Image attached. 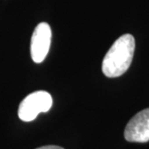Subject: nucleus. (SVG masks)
Segmentation results:
<instances>
[{
    "label": "nucleus",
    "instance_id": "1",
    "mask_svg": "<svg viewBox=\"0 0 149 149\" xmlns=\"http://www.w3.org/2000/svg\"><path fill=\"white\" fill-rule=\"evenodd\" d=\"M135 52V38L124 34L116 40L103 60L102 71L108 77H117L129 69Z\"/></svg>",
    "mask_w": 149,
    "mask_h": 149
},
{
    "label": "nucleus",
    "instance_id": "2",
    "mask_svg": "<svg viewBox=\"0 0 149 149\" xmlns=\"http://www.w3.org/2000/svg\"><path fill=\"white\" fill-rule=\"evenodd\" d=\"M52 106V97L47 91H35L22 101L19 107V117L24 122L33 121L41 112H47Z\"/></svg>",
    "mask_w": 149,
    "mask_h": 149
},
{
    "label": "nucleus",
    "instance_id": "3",
    "mask_svg": "<svg viewBox=\"0 0 149 149\" xmlns=\"http://www.w3.org/2000/svg\"><path fill=\"white\" fill-rule=\"evenodd\" d=\"M52 42V29L47 22H41L32 34L30 43L31 57L35 63H41L47 57Z\"/></svg>",
    "mask_w": 149,
    "mask_h": 149
},
{
    "label": "nucleus",
    "instance_id": "4",
    "mask_svg": "<svg viewBox=\"0 0 149 149\" xmlns=\"http://www.w3.org/2000/svg\"><path fill=\"white\" fill-rule=\"evenodd\" d=\"M124 138L130 142L149 141V108L139 111L128 122Z\"/></svg>",
    "mask_w": 149,
    "mask_h": 149
},
{
    "label": "nucleus",
    "instance_id": "5",
    "mask_svg": "<svg viewBox=\"0 0 149 149\" xmlns=\"http://www.w3.org/2000/svg\"><path fill=\"white\" fill-rule=\"evenodd\" d=\"M36 149H64L60 146H56V145H46V146H41Z\"/></svg>",
    "mask_w": 149,
    "mask_h": 149
}]
</instances>
